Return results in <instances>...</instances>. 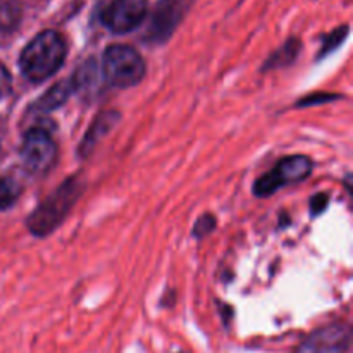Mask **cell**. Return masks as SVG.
Returning <instances> with one entry per match:
<instances>
[{
    "label": "cell",
    "mask_w": 353,
    "mask_h": 353,
    "mask_svg": "<svg viewBox=\"0 0 353 353\" xmlns=\"http://www.w3.org/2000/svg\"><path fill=\"white\" fill-rule=\"evenodd\" d=\"M350 345V324L333 323L312 331L293 353H348Z\"/></svg>",
    "instance_id": "6"
},
{
    "label": "cell",
    "mask_w": 353,
    "mask_h": 353,
    "mask_svg": "<svg viewBox=\"0 0 353 353\" xmlns=\"http://www.w3.org/2000/svg\"><path fill=\"white\" fill-rule=\"evenodd\" d=\"M21 195V188L16 181L0 178V210L9 209Z\"/></svg>",
    "instance_id": "11"
},
{
    "label": "cell",
    "mask_w": 353,
    "mask_h": 353,
    "mask_svg": "<svg viewBox=\"0 0 353 353\" xmlns=\"http://www.w3.org/2000/svg\"><path fill=\"white\" fill-rule=\"evenodd\" d=\"M74 83L72 79H68V81H59L41 97L37 102V110L40 112H50V110L57 109L62 103L68 102V99L71 97V93L74 92Z\"/></svg>",
    "instance_id": "9"
},
{
    "label": "cell",
    "mask_w": 353,
    "mask_h": 353,
    "mask_svg": "<svg viewBox=\"0 0 353 353\" xmlns=\"http://www.w3.org/2000/svg\"><path fill=\"white\" fill-rule=\"evenodd\" d=\"M347 34H348V26H343V28H340V30L333 31L331 34H327V37L324 38L323 48H321V57L331 54L334 48L340 47V43L345 40V38H347Z\"/></svg>",
    "instance_id": "12"
},
{
    "label": "cell",
    "mask_w": 353,
    "mask_h": 353,
    "mask_svg": "<svg viewBox=\"0 0 353 353\" xmlns=\"http://www.w3.org/2000/svg\"><path fill=\"white\" fill-rule=\"evenodd\" d=\"M333 99H336V97H334V95H323V97H319V99H314V97H307V99H303L302 100V102H300V103H302V105H309V103H316V102H319V100H321V102H327V100H333Z\"/></svg>",
    "instance_id": "16"
},
{
    "label": "cell",
    "mask_w": 353,
    "mask_h": 353,
    "mask_svg": "<svg viewBox=\"0 0 353 353\" xmlns=\"http://www.w3.org/2000/svg\"><path fill=\"white\" fill-rule=\"evenodd\" d=\"M214 226H216V221H214V217L212 216H203L202 219L196 223L195 234H196V236H203V234H207L209 231H212Z\"/></svg>",
    "instance_id": "14"
},
{
    "label": "cell",
    "mask_w": 353,
    "mask_h": 353,
    "mask_svg": "<svg viewBox=\"0 0 353 353\" xmlns=\"http://www.w3.org/2000/svg\"><path fill=\"white\" fill-rule=\"evenodd\" d=\"M147 16L145 0H110L100 17L112 33L124 34L133 31Z\"/></svg>",
    "instance_id": "7"
},
{
    "label": "cell",
    "mask_w": 353,
    "mask_h": 353,
    "mask_svg": "<svg viewBox=\"0 0 353 353\" xmlns=\"http://www.w3.org/2000/svg\"><path fill=\"white\" fill-rule=\"evenodd\" d=\"M10 86H12V79H10L9 71L6 69V65L0 64V100L9 95Z\"/></svg>",
    "instance_id": "13"
},
{
    "label": "cell",
    "mask_w": 353,
    "mask_h": 353,
    "mask_svg": "<svg viewBox=\"0 0 353 353\" xmlns=\"http://www.w3.org/2000/svg\"><path fill=\"white\" fill-rule=\"evenodd\" d=\"M299 50H300V41L290 40L285 47H281L278 52H274V55L265 62V69L283 68V65L292 64V62L296 59V55H299Z\"/></svg>",
    "instance_id": "10"
},
{
    "label": "cell",
    "mask_w": 353,
    "mask_h": 353,
    "mask_svg": "<svg viewBox=\"0 0 353 353\" xmlns=\"http://www.w3.org/2000/svg\"><path fill=\"white\" fill-rule=\"evenodd\" d=\"M179 353H183V352H179Z\"/></svg>",
    "instance_id": "17"
},
{
    "label": "cell",
    "mask_w": 353,
    "mask_h": 353,
    "mask_svg": "<svg viewBox=\"0 0 353 353\" xmlns=\"http://www.w3.org/2000/svg\"><path fill=\"white\" fill-rule=\"evenodd\" d=\"M119 117L121 116L116 110H107V112L99 114V116L95 117V121L92 123V126H90V130L86 131L81 143H79V155H81V157H86V155L93 150V147H95V145L99 143V141L102 140L117 123H119Z\"/></svg>",
    "instance_id": "8"
},
{
    "label": "cell",
    "mask_w": 353,
    "mask_h": 353,
    "mask_svg": "<svg viewBox=\"0 0 353 353\" xmlns=\"http://www.w3.org/2000/svg\"><path fill=\"white\" fill-rule=\"evenodd\" d=\"M85 181L81 176H72L65 179L50 196L43 200L28 217V228L34 236H47L54 233L55 228L65 219L69 210L81 196Z\"/></svg>",
    "instance_id": "2"
},
{
    "label": "cell",
    "mask_w": 353,
    "mask_h": 353,
    "mask_svg": "<svg viewBox=\"0 0 353 353\" xmlns=\"http://www.w3.org/2000/svg\"><path fill=\"white\" fill-rule=\"evenodd\" d=\"M312 161L305 155H290L279 161L272 171L265 172L262 178H259L254 185V193L257 196L274 195L279 188L295 183L303 181L309 178L312 172Z\"/></svg>",
    "instance_id": "4"
},
{
    "label": "cell",
    "mask_w": 353,
    "mask_h": 353,
    "mask_svg": "<svg viewBox=\"0 0 353 353\" xmlns=\"http://www.w3.org/2000/svg\"><path fill=\"white\" fill-rule=\"evenodd\" d=\"M21 159L31 174L41 176L57 162V145L47 130L33 128L28 131L21 145Z\"/></svg>",
    "instance_id": "5"
},
{
    "label": "cell",
    "mask_w": 353,
    "mask_h": 353,
    "mask_svg": "<svg viewBox=\"0 0 353 353\" xmlns=\"http://www.w3.org/2000/svg\"><path fill=\"white\" fill-rule=\"evenodd\" d=\"M326 202H327V196L326 195H323V193H321V195H317L316 199L312 200V212L314 214H319L321 210L326 209Z\"/></svg>",
    "instance_id": "15"
},
{
    "label": "cell",
    "mask_w": 353,
    "mask_h": 353,
    "mask_svg": "<svg viewBox=\"0 0 353 353\" xmlns=\"http://www.w3.org/2000/svg\"><path fill=\"white\" fill-rule=\"evenodd\" d=\"M147 72L143 57L133 47L124 43L109 45L102 57L103 79L116 88H131L143 79Z\"/></svg>",
    "instance_id": "3"
},
{
    "label": "cell",
    "mask_w": 353,
    "mask_h": 353,
    "mask_svg": "<svg viewBox=\"0 0 353 353\" xmlns=\"http://www.w3.org/2000/svg\"><path fill=\"white\" fill-rule=\"evenodd\" d=\"M68 47L61 33L45 30L30 40L19 55V68L31 83H41L52 78L64 64Z\"/></svg>",
    "instance_id": "1"
}]
</instances>
